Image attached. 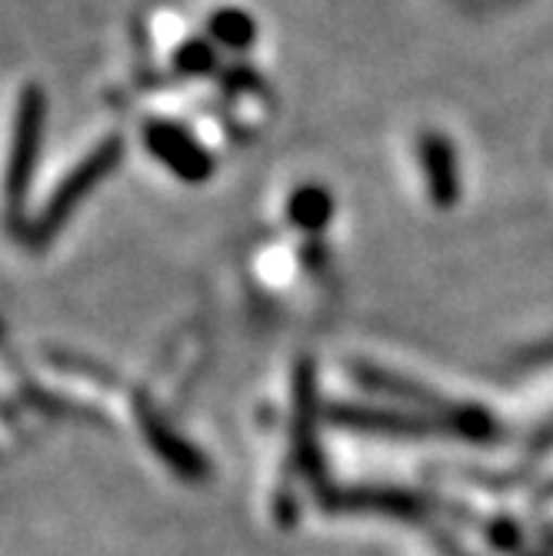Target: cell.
I'll list each match as a JSON object with an SVG mask.
<instances>
[{"label": "cell", "instance_id": "7", "mask_svg": "<svg viewBox=\"0 0 553 556\" xmlns=\"http://www.w3.org/2000/svg\"><path fill=\"white\" fill-rule=\"evenodd\" d=\"M217 67V47H211V43H204V40H190V43H184V50L177 54V71H184V74H208V71H214Z\"/></svg>", "mask_w": 553, "mask_h": 556}, {"label": "cell", "instance_id": "5", "mask_svg": "<svg viewBox=\"0 0 553 556\" xmlns=\"http://www.w3.org/2000/svg\"><path fill=\"white\" fill-rule=\"evenodd\" d=\"M330 214H334V200H330V193H327L324 187H314V184L300 187V190L290 197V204H287L290 224L300 227V230H311V233L324 230L327 220H330Z\"/></svg>", "mask_w": 553, "mask_h": 556}, {"label": "cell", "instance_id": "3", "mask_svg": "<svg viewBox=\"0 0 553 556\" xmlns=\"http://www.w3.org/2000/svg\"><path fill=\"white\" fill-rule=\"evenodd\" d=\"M40 127H43V97L37 87H24L21 93V111H17V130H14V154L8 170V190L17 204L24 187L30 184L37 150H40Z\"/></svg>", "mask_w": 553, "mask_h": 556}, {"label": "cell", "instance_id": "2", "mask_svg": "<svg viewBox=\"0 0 553 556\" xmlns=\"http://www.w3.org/2000/svg\"><path fill=\"white\" fill-rule=\"evenodd\" d=\"M143 143L150 150V157L164 164L184 184H204L214 174V157L197 143L190 130H184L174 121H147Z\"/></svg>", "mask_w": 553, "mask_h": 556}, {"label": "cell", "instance_id": "1", "mask_svg": "<svg viewBox=\"0 0 553 556\" xmlns=\"http://www.w3.org/2000/svg\"><path fill=\"white\" fill-rule=\"evenodd\" d=\"M121 150H124V143H121V137H111V140H104V143H97L90 154L61 180V187L47 197V207H43V214L37 217V224H34V240H47V237H54V230L80 207V200L104 180L114 167H117V161H121Z\"/></svg>", "mask_w": 553, "mask_h": 556}, {"label": "cell", "instance_id": "6", "mask_svg": "<svg viewBox=\"0 0 553 556\" xmlns=\"http://www.w3.org/2000/svg\"><path fill=\"white\" fill-rule=\"evenodd\" d=\"M257 37V24L240 8H224L211 14V40L227 50H247Z\"/></svg>", "mask_w": 553, "mask_h": 556}, {"label": "cell", "instance_id": "4", "mask_svg": "<svg viewBox=\"0 0 553 556\" xmlns=\"http://www.w3.org/2000/svg\"><path fill=\"white\" fill-rule=\"evenodd\" d=\"M420 167H424V177L430 180L433 204L447 207L450 200H457V190H461L457 154H454V147H450L440 134L420 137Z\"/></svg>", "mask_w": 553, "mask_h": 556}]
</instances>
